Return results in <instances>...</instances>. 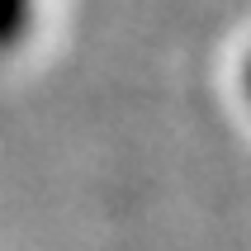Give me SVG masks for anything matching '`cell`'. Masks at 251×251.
I'll return each instance as SVG.
<instances>
[{
  "label": "cell",
  "mask_w": 251,
  "mask_h": 251,
  "mask_svg": "<svg viewBox=\"0 0 251 251\" xmlns=\"http://www.w3.org/2000/svg\"><path fill=\"white\" fill-rule=\"evenodd\" d=\"M33 14H38V0H0V57L28 38Z\"/></svg>",
  "instance_id": "obj_1"
},
{
  "label": "cell",
  "mask_w": 251,
  "mask_h": 251,
  "mask_svg": "<svg viewBox=\"0 0 251 251\" xmlns=\"http://www.w3.org/2000/svg\"><path fill=\"white\" fill-rule=\"evenodd\" d=\"M242 95H247V104H251V52H247V62H242Z\"/></svg>",
  "instance_id": "obj_2"
}]
</instances>
